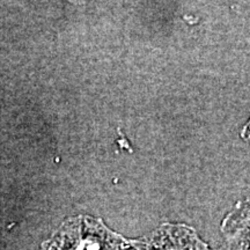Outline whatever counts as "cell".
I'll return each instance as SVG.
<instances>
[{"mask_svg": "<svg viewBox=\"0 0 250 250\" xmlns=\"http://www.w3.org/2000/svg\"><path fill=\"white\" fill-rule=\"evenodd\" d=\"M226 250H250V197L237 202L221 224Z\"/></svg>", "mask_w": 250, "mask_h": 250, "instance_id": "1", "label": "cell"}, {"mask_svg": "<svg viewBox=\"0 0 250 250\" xmlns=\"http://www.w3.org/2000/svg\"><path fill=\"white\" fill-rule=\"evenodd\" d=\"M143 250H208V248L191 228L168 225L144 243Z\"/></svg>", "mask_w": 250, "mask_h": 250, "instance_id": "2", "label": "cell"}, {"mask_svg": "<svg viewBox=\"0 0 250 250\" xmlns=\"http://www.w3.org/2000/svg\"><path fill=\"white\" fill-rule=\"evenodd\" d=\"M241 137H242L243 140H246V142H249L250 143V118H249L248 121H247V123L245 124V126L242 127Z\"/></svg>", "mask_w": 250, "mask_h": 250, "instance_id": "3", "label": "cell"}]
</instances>
